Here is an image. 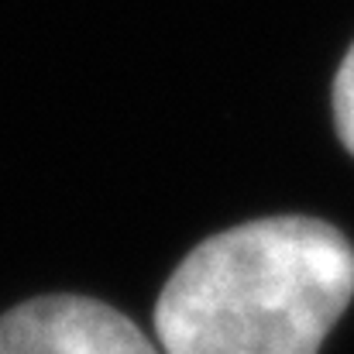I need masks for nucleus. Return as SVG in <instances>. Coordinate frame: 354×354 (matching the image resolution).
Masks as SVG:
<instances>
[{"label":"nucleus","mask_w":354,"mask_h":354,"mask_svg":"<svg viewBox=\"0 0 354 354\" xmlns=\"http://www.w3.org/2000/svg\"><path fill=\"white\" fill-rule=\"evenodd\" d=\"M354 296L334 224L265 217L196 244L155 303L162 354H317Z\"/></svg>","instance_id":"obj_1"},{"label":"nucleus","mask_w":354,"mask_h":354,"mask_svg":"<svg viewBox=\"0 0 354 354\" xmlns=\"http://www.w3.org/2000/svg\"><path fill=\"white\" fill-rule=\"evenodd\" d=\"M334 124H337L344 148L354 155V45L348 48V55L334 76Z\"/></svg>","instance_id":"obj_3"},{"label":"nucleus","mask_w":354,"mask_h":354,"mask_svg":"<svg viewBox=\"0 0 354 354\" xmlns=\"http://www.w3.org/2000/svg\"><path fill=\"white\" fill-rule=\"evenodd\" d=\"M0 354H162L120 310L86 296H41L0 317Z\"/></svg>","instance_id":"obj_2"}]
</instances>
